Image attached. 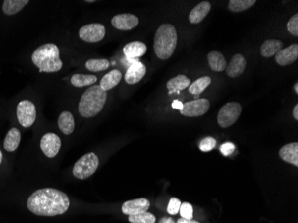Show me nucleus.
<instances>
[{
    "label": "nucleus",
    "mask_w": 298,
    "mask_h": 223,
    "mask_svg": "<svg viewBox=\"0 0 298 223\" xmlns=\"http://www.w3.org/2000/svg\"><path fill=\"white\" fill-rule=\"evenodd\" d=\"M108 94L99 86H92L84 92L80 103L79 113L85 118L93 117L104 108Z\"/></svg>",
    "instance_id": "obj_4"
},
{
    "label": "nucleus",
    "mask_w": 298,
    "mask_h": 223,
    "mask_svg": "<svg viewBox=\"0 0 298 223\" xmlns=\"http://www.w3.org/2000/svg\"><path fill=\"white\" fill-rule=\"evenodd\" d=\"M62 142L56 134L47 133L41 138L40 149L43 154L49 158L55 157L61 149Z\"/></svg>",
    "instance_id": "obj_9"
},
{
    "label": "nucleus",
    "mask_w": 298,
    "mask_h": 223,
    "mask_svg": "<svg viewBox=\"0 0 298 223\" xmlns=\"http://www.w3.org/2000/svg\"><path fill=\"white\" fill-rule=\"evenodd\" d=\"M182 107H183V104L181 102H180V101H178V100H175L172 103V108H174V109H178L181 111L182 109Z\"/></svg>",
    "instance_id": "obj_36"
},
{
    "label": "nucleus",
    "mask_w": 298,
    "mask_h": 223,
    "mask_svg": "<svg viewBox=\"0 0 298 223\" xmlns=\"http://www.w3.org/2000/svg\"><path fill=\"white\" fill-rule=\"evenodd\" d=\"M122 73L117 69L112 70L108 74L105 75L100 80V85L99 87L104 90V91H108L116 87L120 81L122 80Z\"/></svg>",
    "instance_id": "obj_19"
},
{
    "label": "nucleus",
    "mask_w": 298,
    "mask_h": 223,
    "mask_svg": "<svg viewBox=\"0 0 298 223\" xmlns=\"http://www.w3.org/2000/svg\"><path fill=\"white\" fill-rule=\"evenodd\" d=\"M177 223H198L197 221H195V220H193V219H190V220H188V219L184 218H180L178 220V222Z\"/></svg>",
    "instance_id": "obj_37"
},
{
    "label": "nucleus",
    "mask_w": 298,
    "mask_h": 223,
    "mask_svg": "<svg viewBox=\"0 0 298 223\" xmlns=\"http://www.w3.org/2000/svg\"><path fill=\"white\" fill-rule=\"evenodd\" d=\"M293 116L295 119L298 120V104H296V106L294 107Z\"/></svg>",
    "instance_id": "obj_39"
},
{
    "label": "nucleus",
    "mask_w": 298,
    "mask_h": 223,
    "mask_svg": "<svg viewBox=\"0 0 298 223\" xmlns=\"http://www.w3.org/2000/svg\"><path fill=\"white\" fill-rule=\"evenodd\" d=\"M159 223H175L174 220L171 217H163L159 221Z\"/></svg>",
    "instance_id": "obj_38"
},
{
    "label": "nucleus",
    "mask_w": 298,
    "mask_h": 223,
    "mask_svg": "<svg viewBox=\"0 0 298 223\" xmlns=\"http://www.w3.org/2000/svg\"><path fill=\"white\" fill-rule=\"evenodd\" d=\"M246 60L241 54H236L232 56L230 64L226 67V73L230 78H237L243 73L246 67Z\"/></svg>",
    "instance_id": "obj_14"
},
{
    "label": "nucleus",
    "mask_w": 298,
    "mask_h": 223,
    "mask_svg": "<svg viewBox=\"0 0 298 223\" xmlns=\"http://www.w3.org/2000/svg\"><path fill=\"white\" fill-rule=\"evenodd\" d=\"M32 63L39 72L55 73L62 69L63 61L60 58V50L53 43L42 45L35 50L31 55Z\"/></svg>",
    "instance_id": "obj_2"
},
{
    "label": "nucleus",
    "mask_w": 298,
    "mask_h": 223,
    "mask_svg": "<svg viewBox=\"0 0 298 223\" xmlns=\"http://www.w3.org/2000/svg\"><path fill=\"white\" fill-rule=\"evenodd\" d=\"M190 79L186 77L185 75H179L174 78L170 79L167 82V89H169V94L178 93L183 89H188L190 86Z\"/></svg>",
    "instance_id": "obj_20"
},
{
    "label": "nucleus",
    "mask_w": 298,
    "mask_h": 223,
    "mask_svg": "<svg viewBox=\"0 0 298 223\" xmlns=\"http://www.w3.org/2000/svg\"><path fill=\"white\" fill-rule=\"evenodd\" d=\"M215 146H216V140L212 137H206L201 140L199 143V149L202 152L207 153L215 149Z\"/></svg>",
    "instance_id": "obj_31"
},
{
    "label": "nucleus",
    "mask_w": 298,
    "mask_h": 223,
    "mask_svg": "<svg viewBox=\"0 0 298 223\" xmlns=\"http://www.w3.org/2000/svg\"><path fill=\"white\" fill-rule=\"evenodd\" d=\"M70 199L64 192L55 189H41L31 194L27 207L29 211L39 216H56L67 212Z\"/></svg>",
    "instance_id": "obj_1"
},
{
    "label": "nucleus",
    "mask_w": 298,
    "mask_h": 223,
    "mask_svg": "<svg viewBox=\"0 0 298 223\" xmlns=\"http://www.w3.org/2000/svg\"><path fill=\"white\" fill-rule=\"evenodd\" d=\"M287 29L290 34L294 36H298V15L296 14L293 17H291L288 22Z\"/></svg>",
    "instance_id": "obj_33"
},
{
    "label": "nucleus",
    "mask_w": 298,
    "mask_h": 223,
    "mask_svg": "<svg viewBox=\"0 0 298 223\" xmlns=\"http://www.w3.org/2000/svg\"><path fill=\"white\" fill-rule=\"evenodd\" d=\"M178 33L175 27L170 24L162 25L155 34L154 51L162 60L169 59L176 50Z\"/></svg>",
    "instance_id": "obj_3"
},
{
    "label": "nucleus",
    "mask_w": 298,
    "mask_h": 223,
    "mask_svg": "<svg viewBox=\"0 0 298 223\" xmlns=\"http://www.w3.org/2000/svg\"><path fill=\"white\" fill-rule=\"evenodd\" d=\"M98 78L94 75L74 74L71 79V83L76 88H82L96 83Z\"/></svg>",
    "instance_id": "obj_26"
},
{
    "label": "nucleus",
    "mask_w": 298,
    "mask_h": 223,
    "mask_svg": "<svg viewBox=\"0 0 298 223\" xmlns=\"http://www.w3.org/2000/svg\"><path fill=\"white\" fill-rule=\"evenodd\" d=\"M139 20L136 15L131 14H122L115 15L112 19V25L114 28L120 30H131L136 28Z\"/></svg>",
    "instance_id": "obj_12"
},
{
    "label": "nucleus",
    "mask_w": 298,
    "mask_h": 223,
    "mask_svg": "<svg viewBox=\"0 0 298 223\" xmlns=\"http://www.w3.org/2000/svg\"><path fill=\"white\" fill-rule=\"evenodd\" d=\"M298 58V45L293 44L282 49L276 54V62L281 66L291 65Z\"/></svg>",
    "instance_id": "obj_15"
},
{
    "label": "nucleus",
    "mask_w": 298,
    "mask_h": 223,
    "mask_svg": "<svg viewBox=\"0 0 298 223\" xmlns=\"http://www.w3.org/2000/svg\"><path fill=\"white\" fill-rule=\"evenodd\" d=\"M29 3V0H5L3 3L2 9L5 15H15Z\"/></svg>",
    "instance_id": "obj_25"
},
{
    "label": "nucleus",
    "mask_w": 298,
    "mask_h": 223,
    "mask_svg": "<svg viewBox=\"0 0 298 223\" xmlns=\"http://www.w3.org/2000/svg\"><path fill=\"white\" fill-rule=\"evenodd\" d=\"M283 49V43L279 40H267L261 46V55L264 57H271Z\"/></svg>",
    "instance_id": "obj_22"
},
{
    "label": "nucleus",
    "mask_w": 298,
    "mask_h": 223,
    "mask_svg": "<svg viewBox=\"0 0 298 223\" xmlns=\"http://www.w3.org/2000/svg\"><path fill=\"white\" fill-rule=\"evenodd\" d=\"M181 202L180 199L176 198H172L170 200V203L168 204V208H167V212L170 213L171 215H175L177 213L180 212V208H181Z\"/></svg>",
    "instance_id": "obj_34"
},
{
    "label": "nucleus",
    "mask_w": 298,
    "mask_h": 223,
    "mask_svg": "<svg viewBox=\"0 0 298 223\" xmlns=\"http://www.w3.org/2000/svg\"><path fill=\"white\" fill-rule=\"evenodd\" d=\"M2 160H3V154H2V152L0 151V164L2 163Z\"/></svg>",
    "instance_id": "obj_41"
},
{
    "label": "nucleus",
    "mask_w": 298,
    "mask_h": 223,
    "mask_svg": "<svg viewBox=\"0 0 298 223\" xmlns=\"http://www.w3.org/2000/svg\"><path fill=\"white\" fill-rule=\"evenodd\" d=\"M279 156L289 164H293L294 166H298V143L293 142L285 145L279 150Z\"/></svg>",
    "instance_id": "obj_17"
},
{
    "label": "nucleus",
    "mask_w": 298,
    "mask_h": 223,
    "mask_svg": "<svg viewBox=\"0 0 298 223\" xmlns=\"http://www.w3.org/2000/svg\"><path fill=\"white\" fill-rule=\"evenodd\" d=\"M209 108H210L209 101L206 99H200L183 104L181 113L187 117H198L207 113Z\"/></svg>",
    "instance_id": "obj_10"
},
{
    "label": "nucleus",
    "mask_w": 298,
    "mask_h": 223,
    "mask_svg": "<svg viewBox=\"0 0 298 223\" xmlns=\"http://www.w3.org/2000/svg\"><path fill=\"white\" fill-rule=\"evenodd\" d=\"M180 213H181V218L188 219V220L193 218V207L190 203L187 202L181 203Z\"/></svg>",
    "instance_id": "obj_32"
},
{
    "label": "nucleus",
    "mask_w": 298,
    "mask_h": 223,
    "mask_svg": "<svg viewBox=\"0 0 298 223\" xmlns=\"http://www.w3.org/2000/svg\"><path fill=\"white\" fill-rule=\"evenodd\" d=\"M156 221L155 215L148 212L129 216V222L131 223H156Z\"/></svg>",
    "instance_id": "obj_30"
},
{
    "label": "nucleus",
    "mask_w": 298,
    "mask_h": 223,
    "mask_svg": "<svg viewBox=\"0 0 298 223\" xmlns=\"http://www.w3.org/2000/svg\"><path fill=\"white\" fill-rule=\"evenodd\" d=\"M241 112L242 107L239 103L231 102L225 104L218 114V124L221 128H229L238 121Z\"/></svg>",
    "instance_id": "obj_6"
},
{
    "label": "nucleus",
    "mask_w": 298,
    "mask_h": 223,
    "mask_svg": "<svg viewBox=\"0 0 298 223\" xmlns=\"http://www.w3.org/2000/svg\"><path fill=\"white\" fill-rule=\"evenodd\" d=\"M147 48L146 44L140 41H132L124 46L123 53L129 60H137L141 57L147 52Z\"/></svg>",
    "instance_id": "obj_16"
},
{
    "label": "nucleus",
    "mask_w": 298,
    "mask_h": 223,
    "mask_svg": "<svg viewBox=\"0 0 298 223\" xmlns=\"http://www.w3.org/2000/svg\"><path fill=\"white\" fill-rule=\"evenodd\" d=\"M106 28L100 24H90L81 27L79 30V36L81 40L89 43H96L104 39Z\"/></svg>",
    "instance_id": "obj_8"
},
{
    "label": "nucleus",
    "mask_w": 298,
    "mask_h": 223,
    "mask_svg": "<svg viewBox=\"0 0 298 223\" xmlns=\"http://www.w3.org/2000/svg\"><path fill=\"white\" fill-rule=\"evenodd\" d=\"M255 3V0H230L229 9L233 13H240L248 10Z\"/></svg>",
    "instance_id": "obj_27"
},
{
    "label": "nucleus",
    "mask_w": 298,
    "mask_h": 223,
    "mask_svg": "<svg viewBox=\"0 0 298 223\" xmlns=\"http://www.w3.org/2000/svg\"><path fill=\"white\" fill-rule=\"evenodd\" d=\"M20 141H21V132L18 129L13 128L5 136V141H4V148L5 151L12 153L15 152L17 148L19 147Z\"/></svg>",
    "instance_id": "obj_24"
},
{
    "label": "nucleus",
    "mask_w": 298,
    "mask_h": 223,
    "mask_svg": "<svg viewBox=\"0 0 298 223\" xmlns=\"http://www.w3.org/2000/svg\"><path fill=\"white\" fill-rule=\"evenodd\" d=\"M235 149L236 147L231 142H226L224 144L221 145L220 148V152L224 156H229L230 154H233Z\"/></svg>",
    "instance_id": "obj_35"
},
{
    "label": "nucleus",
    "mask_w": 298,
    "mask_h": 223,
    "mask_svg": "<svg viewBox=\"0 0 298 223\" xmlns=\"http://www.w3.org/2000/svg\"><path fill=\"white\" fill-rule=\"evenodd\" d=\"M207 61L211 69L215 72H222L227 67V61L225 59L224 55L219 51H211L207 55Z\"/></svg>",
    "instance_id": "obj_21"
},
{
    "label": "nucleus",
    "mask_w": 298,
    "mask_h": 223,
    "mask_svg": "<svg viewBox=\"0 0 298 223\" xmlns=\"http://www.w3.org/2000/svg\"><path fill=\"white\" fill-rule=\"evenodd\" d=\"M58 127L65 135H71L75 128L74 115L69 111H64L60 114L58 119Z\"/></svg>",
    "instance_id": "obj_23"
},
{
    "label": "nucleus",
    "mask_w": 298,
    "mask_h": 223,
    "mask_svg": "<svg viewBox=\"0 0 298 223\" xmlns=\"http://www.w3.org/2000/svg\"><path fill=\"white\" fill-rule=\"evenodd\" d=\"M294 89H295V91H296V93H297V94H298V82H297V83H296V84H295V86H294Z\"/></svg>",
    "instance_id": "obj_40"
},
{
    "label": "nucleus",
    "mask_w": 298,
    "mask_h": 223,
    "mask_svg": "<svg viewBox=\"0 0 298 223\" xmlns=\"http://www.w3.org/2000/svg\"><path fill=\"white\" fill-rule=\"evenodd\" d=\"M211 10V4L208 1H203L191 10L189 19L191 24L197 25L205 19Z\"/></svg>",
    "instance_id": "obj_18"
},
{
    "label": "nucleus",
    "mask_w": 298,
    "mask_h": 223,
    "mask_svg": "<svg viewBox=\"0 0 298 223\" xmlns=\"http://www.w3.org/2000/svg\"><path fill=\"white\" fill-rule=\"evenodd\" d=\"M16 114H17V118H18L20 124L24 128H29L30 126H32V124H34L35 120H36V116H37L34 104L28 100L22 101L18 104Z\"/></svg>",
    "instance_id": "obj_7"
},
{
    "label": "nucleus",
    "mask_w": 298,
    "mask_h": 223,
    "mask_svg": "<svg viewBox=\"0 0 298 223\" xmlns=\"http://www.w3.org/2000/svg\"><path fill=\"white\" fill-rule=\"evenodd\" d=\"M211 78L208 76L202 77L200 79H196V81H194L190 86L189 87V91L191 94L197 95L201 94L205 89H207V87L211 84Z\"/></svg>",
    "instance_id": "obj_28"
},
{
    "label": "nucleus",
    "mask_w": 298,
    "mask_h": 223,
    "mask_svg": "<svg viewBox=\"0 0 298 223\" xmlns=\"http://www.w3.org/2000/svg\"><path fill=\"white\" fill-rule=\"evenodd\" d=\"M86 68L91 72H100L109 68L110 62L108 59H89L85 64Z\"/></svg>",
    "instance_id": "obj_29"
},
{
    "label": "nucleus",
    "mask_w": 298,
    "mask_h": 223,
    "mask_svg": "<svg viewBox=\"0 0 298 223\" xmlns=\"http://www.w3.org/2000/svg\"><path fill=\"white\" fill-rule=\"evenodd\" d=\"M86 2H88V3H94V2H95V1H93V0H89V1H86Z\"/></svg>",
    "instance_id": "obj_42"
},
{
    "label": "nucleus",
    "mask_w": 298,
    "mask_h": 223,
    "mask_svg": "<svg viewBox=\"0 0 298 223\" xmlns=\"http://www.w3.org/2000/svg\"><path fill=\"white\" fill-rule=\"evenodd\" d=\"M150 207L149 201L146 198H137L126 201L122 204V213L126 215H134L147 212Z\"/></svg>",
    "instance_id": "obj_13"
},
{
    "label": "nucleus",
    "mask_w": 298,
    "mask_h": 223,
    "mask_svg": "<svg viewBox=\"0 0 298 223\" xmlns=\"http://www.w3.org/2000/svg\"><path fill=\"white\" fill-rule=\"evenodd\" d=\"M146 73H147V68L145 65L141 62L137 61L132 63V65L129 66L126 74L124 76V79L128 84H137L144 78Z\"/></svg>",
    "instance_id": "obj_11"
},
{
    "label": "nucleus",
    "mask_w": 298,
    "mask_h": 223,
    "mask_svg": "<svg viewBox=\"0 0 298 223\" xmlns=\"http://www.w3.org/2000/svg\"><path fill=\"white\" fill-rule=\"evenodd\" d=\"M98 165L99 160L98 156L94 153H88L79 159L76 164H74L73 173L75 178L83 180L95 173Z\"/></svg>",
    "instance_id": "obj_5"
}]
</instances>
